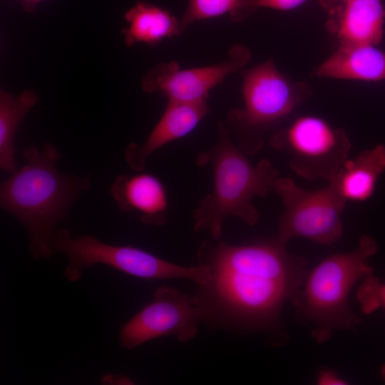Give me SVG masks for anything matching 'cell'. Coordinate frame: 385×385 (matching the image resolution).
<instances>
[{"label":"cell","instance_id":"obj_22","mask_svg":"<svg viewBox=\"0 0 385 385\" xmlns=\"http://www.w3.org/2000/svg\"><path fill=\"white\" fill-rule=\"evenodd\" d=\"M318 1L324 7L329 10V11H332L334 10L335 9L342 6L343 4L351 0H318Z\"/></svg>","mask_w":385,"mask_h":385},{"label":"cell","instance_id":"obj_2","mask_svg":"<svg viewBox=\"0 0 385 385\" xmlns=\"http://www.w3.org/2000/svg\"><path fill=\"white\" fill-rule=\"evenodd\" d=\"M23 156L26 163L1 183L0 206L26 230L29 250L34 259H49L54 250L56 228L91 188V176L60 171L57 164L61 153L51 143L41 150L28 146Z\"/></svg>","mask_w":385,"mask_h":385},{"label":"cell","instance_id":"obj_24","mask_svg":"<svg viewBox=\"0 0 385 385\" xmlns=\"http://www.w3.org/2000/svg\"><path fill=\"white\" fill-rule=\"evenodd\" d=\"M381 376L383 380L385 381V364L382 365L381 367Z\"/></svg>","mask_w":385,"mask_h":385},{"label":"cell","instance_id":"obj_23","mask_svg":"<svg viewBox=\"0 0 385 385\" xmlns=\"http://www.w3.org/2000/svg\"><path fill=\"white\" fill-rule=\"evenodd\" d=\"M43 0H24L22 1V6L24 9L29 13L33 12L37 4Z\"/></svg>","mask_w":385,"mask_h":385},{"label":"cell","instance_id":"obj_21","mask_svg":"<svg viewBox=\"0 0 385 385\" xmlns=\"http://www.w3.org/2000/svg\"><path fill=\"white\" fill-rule=\"evenodd\" d=\"M316 382L319 385H344L348 382L340 377L336 371L322 369L317 373Z\"/></svg>","mask_w":385,"mask_h":385},{"label":"cell","instance_id":"obj_20","mask_svg":"<svg viewBox=\"0 0 385 385\" xmlns=\"http://www.w3.org/2000/svg\"><path fill=\"white\" fill-rule=\"evenodd\" d=\"M307 0H253L256 9L268 8L279 11H289L296 9Z\"/></svg>","mask_w":385,"mask_h":385},{"label":"cell","instance_id":"obj_6","mask_svg":"<svg viewBox=\"0 0 385 385\" xmlns=\"http://www.w3.org/2000/svg\"><path fill=\"white\" fill-rule=\"evenodd\" d=\"M53 242L54 250L68 260L64 274L70 282L78 280L83 270L96 264L147 279H185L199 284L206 277L205 269L199 265L181 266L140 248L110 245L92 235L72 237L67 230H57Z\"/></svg>","mask_w":385,"mask_h":385},{"label":"cell","instance_id":"obj_14","mask_svg":"<svg viewBox=\"0 0 385 385\" xmlns=\"http://www.w3.org/2000/svg\"><path fill=\"white\" fill-rule=\"evenodd\" d=\"M384 172L385 145L381 143L348 158L328 182L346 202H364L373 195Z\"/></svg>","mask_w":385,"mask_h":385},{"label":"cell","instance_id":"obj_12","mask_svg":"<svg viewBox=\"0 0 385 385\" xmlns=\"http://www.w3.org/2000/svg\"><path fill=\"white\" fill-rule=\"evenodd\" d=\"M110 193L120 210L138 212L145 224L162 225L167 221L168 192L163 182L154 175H120L111 185Z\"/></svg>","mask_w":385,"mask_h":385},{"label":"cell","instance_id":"obj_18","mask_svg":"<svg viewBox=\"0 0 385 385\" xmlns=\"http://www.w3.org/2000/svg\"><path fill=\"white\" fill-rule=\"evenodd\" d=\"M257 9L253 0H189L180 21V31L183 33L197 21L229 14L232 21H244Z\"/></svg>","mask_w":385,"mask_h":385},{"label":"cell","instance_id":"obj_16","mask_svg":"<svg viewBox=\"0 0 385 385\" xmlns=\"http://www.w3.org/2000/svg\"><path fill=\"white\" fill-rule=\"evenodd\" d=\"M128 26L122 29L124 43L154 45L180 34V21L170 11L146 2L139 1L125 14Z\"/></svg>","mask_w":385,"mask_h":385},{"label":"cell","instance_id":"obj_13","mask_svg":"<svg viewBox=\"0 0 385 385\" xmlns=\"http://www.w3.org/2000/svg\"><path fill=\"white\" fill-rule=\"evenodd\" d=\"M331 27L340 45H378L384 34L382 0H351L331 11Z\"/></svg>","mask_w":385,"mask_h":385},{"label":"cell","instance_id":"obj_25","mask_svg":"<svg viewBox=\"0 0 385 385\" xmlns=\"http://www.w3.org/2000/svg\"><path fill=\"white\" fill-rule=\"evenodd\" d=\"M24 1V0H22V1Z\"/></svg>","mask_w":385,"mask_h":385},{"label":"cell","instance_id":"obj_11","mask_svg":"<svg viewBox=\"0 0 385 385\" xmlns=\"http://www.w3.org/2000/svg\"><path fill=\"white\" fill-rule=\"evenodd\" d=\"M208 113L206 101H168L162 116L144 143H132L125 149L124 156L128 165L134 170H143L150 155L190 133Z\"/></svg>","mask_w":385,"mask_h":385},{"label":"cell","instance_id":"obj_7","mask_svg":"<svg viewBox=\"0 0 385 385\" xmlns=\"http://www.w3.org/2000/svg\"><path fill=\"white\" fill-rule=\"evenodd\" d=\"M272 190L277 194L284 210L274 238L287 245L294 237H304L322 245H332L343 235L342 215L346 202L334 187L307 190L292 179L276 178Z\"/></svg>","mask_w":385,"mask_h":385},{"label":"cell","instance_id":"obj_4","mask_svg":"<svg viewBox=\"0 0 385 385\" xmlns=\"http://www.w3.org/2000/svg\"><path fill=\"white\" fill-rule=\"evenodd\" d=\"M377 250L376 240L364 234L355 249L332 254L309 271L295 307L298 318L313 326L311 335L317 343L329 341L335 330L359 325L349 296L359 281L373 274L369 260Z\"/></svg>","mask_w":385,"mask_h":385},{"label":"cell","instance_id":"obj_1","mask_svg":"<svg viewBox=\"0 0 385 385\" xmlns=\"http://www.w3.org/2000/svg\"><path fill=\"white\" fill-rule=\"evenodd\" d=\"M274 237L234 245L204 242L197 258L205 281L193 298L202 321L249 332L279 326L286 302L296 307L309 272L307 261Z\"/></svg>","mask_w":385,"mask_h":385},{"label":"cell","instance_id":"obj_19","mask_svg":"<svg viewBox=\"0 0 385 385\" xmlns=\"http://www.w3.org/2000/svg\"><path fill=\"white\" fill-rule=\"evenodd\" d=\"M356 297L361 312L369 314L379 308L385 309V283L374 274L362 279L357 288Z\"/></svg>","mask_w":385,"mask_h":385},{"label":"cell","instance_id":"obj_3","mask_svg":"<svg viewBox=\"0 0 385 385\" xmlns=\"http://www.w3.org/2000/svg\"><path fill=\"white\" fill-rule=\"evenodd\" d=\"M239 148L222 123L218 124V139L207 150L197 156V165H210L213 173L212 191L192 212L193 229L206 232L213 240L221 238L225 220L234 216L252 226L260 214L252 200L264 197L272 190L278 171L272 163L260 160L253 164Z\"/></svg>","mask_w":385,"mask_h":385},{"label":"cell","instance_id":"obj_10","mask_svg":"<svg viewBox=\"0 0 385 385\" xmlns=\"http://www.w3.org/2000/svg\"><path fill=\"white\" fill-rule=\"evenodd\" d=\"M250 58L248 48L235 44L226 60L214 65L183 69L175 61L162 63L144 76L141 88L147 93L158 92L168 101H206L212 88L240 70Z\"/></svg>","mask_w":385,"mask_h":385},{"label":"cell","instance_id":"obj_9","mask_svg":"<svg viewBox=\"0 0 385 385\" xmlns=\"http://www.w3.org/2000/svg\"><path fill=\"white\" fill-rule=\"evenodd\" d=\"M201 321L193 297L172 287H160L152 301L122 326L119 342L128 349L168 335L186 342L197 335Z\"/></svg>","mask_w":385,"mask_h":385},{"label":"cell","instance_id":"obj_17","mask_svg":"<svg viewBox=\"0 0 385 385\" xmlns=\"http://www.w3.org/2000/svg\"><path fill=\"white\" fill-rule=\"evenodd\" d=\"M38 102V95L24 90L14 96L0 90V168L13 173L16 167L14 137L20 123Z\"/></svg>","mask_w":385,"mask_h":385},{"label":"cell","instance_id":"obj_5","mask_svg":"<svg viewBox=\"0 0 385 385\" xmlns=\"http://www.w3.org/2000/svg\"><path fill=\"white\" fill-rule=\"evenodd\" d=\"M309 87L284 76L271 60L245 71L244 108L232 111L228 121L239 129L237 145L247 155L263 145L262 132L290 115L308 97Z\"/></svg>","mask_w":385,"mask_h":385},{"label":"cell","instance_id":"obj_8","mask_svg":"<svg viewBox=\"0 0 385 385\" xmlns=\"http://www.w3.org/2000/svg\"><path fill=\"white\" fill-rule=\"evenodd\" d=\"M270 144L287 157L289 168L299 176L327 180L349 158L351 146L343 129L314 115L297 117L277 130Z\"/></svg>","mask_w":385,"mask_h":385},{"label":"cell","instance_id":"obj_15","mask_svg":"<svg viewBox=\"0 0 385 385\" xmlns=\"http://www.w3.org/2000/svg\"><path fill=\"white\" fill-rule=\"evenodd\" d=\"M315 75L365 81L385 80V51L371 44L340 45L317 67Z\"/></svg>","mask_w":385,"mask_h":385}]
</instances>
